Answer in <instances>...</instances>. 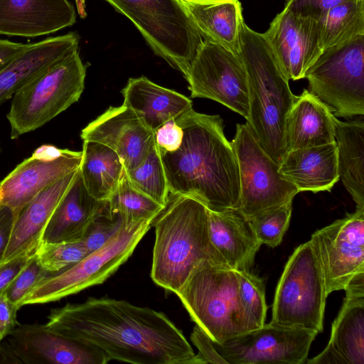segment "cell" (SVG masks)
<instances>
[{"label":"cell","instance_id":"1","mask_svg":"<svg viewBox=\"0 0 364 364\" xmlns=\"http://www.w3.org/2000/svg\"><path fill=\"white\" fill-rule=\"evenodd\" d=\"M46 326L92 343L110 360L134 364H196L182 331L162 312L124 300L88 298L53 309Z\"/></svg>","mask_w":364,"mask_h":364},{"label":"cell","instance_id":"2","mask_svg":"<svg viewBox=\"0 0 364 364\" xmlns=\"http://www.w3.org/2000/svg\"><path fill=\"white\" fill-rule=\"evenodd\" d=\"M175 119L183 133L180 146L159 150L169 193L196 198L212 211L238 209V162L223 119L193 108Z\"/></svg>","mask_w":364,"mask_h":364},{"label":"cell","instance_id":"3","mask_svg":"<svg viewBox=\"0 0 364 364\" xmlns=\"http://www.w3.org/2000/svg\"><path fill=\"white\" fill-rule=\"evenodd\" d=\"M208 212L196 198L169 193L151 223L155 242L151 277L158 286L176 294L200 264L228 267L210 241Z\"/></svg>","mask_w":364,"mask_h":364},{"label":"cell","instance_id":"4","mask_svg":"<svg viewBox=\"0 0 364 364\" xmlns=\"http://www.w3.org/2000/svg\"><path fill=\"white\" fill-rule=\"evenodd\" d=\"M238 57L247 75L249 114L246 124L277 164L285 155V124L296 99L262 33L242 23Z\"/></svg>","mask_w":364,"mask_h":364},{"label":"cell","instance_id":"5","mask_svg":"<svg viewBox=\"0 0 364 364\" xmlns=\"http://www.w3.org/2000/svg\"><path fill=\"white\" fill-rule=\"evenodd\" d=\"M127 17L153 52L186 78L203 38L183 0H105Z\"/></svg>","mask_w":364,"mask_h":364},{"label":"cell","instance_id":"6","mask_svg":"<svg viewBox=\"0 0 364 364\" xmlns=\"http://www.w3.org/2000/svg\"><path fill=\"white\" fill-rule=\"evenodd\" d=\"M85 76L86 67L76 50L26 83L13 95L6 114L11 138L43 127L77 102Z\"/></svg>","mask_w":364,"mask_h":364},{"label":"cell","instance_id":"7","mask_svg":"<svg viewBox=\"0 0 364 364\" xmlns=\"http://www.w3.org/2000/svg\"><path fill=\"white\" fill-rule=\"evenodd\" d=\"M176 294L191 319L214 341L223 343L247 331L237 270L203 262Z\"/></svg>","mask_w":364,"mask_h":364},{"label":"cell","instance_id":"8","mask_svg":"<svg viewBox=\"0 0 364 364\" xmlns=\"http://www.w3.org/2000/svg\"><path fill=\"white\" fill-rule=\"evenodd\" d=\"M328 296L323 272L309 240L294 250L284 267L276 288L271 322L321 333Z\"/></svg>","mask_w":364,"mask_h":364},{"label":"cell","instance_id":"9","mask_svg":"<svg viewBox=\"0 0 364 364\" xmlns=\"http://www.w3.org/2000/svg\"><path fill=\"white\" fill-rule=\"evenodd\" d=\"M304 78L336 117L363 116L364 35L323 50Z\"/></svg>","mask_w":364,"mask_h":364},{"label":"cell","instance_id":"10","mask_svg":"<svg viewBox=\"0 0 364 364\" xmlns=\"http://www.w3.org/2000/svg\"><path fill=\"white\" fill-rule=\"evenodd\" d=\"M151 227V223L130 228L122 227L101 248L39 282L23 299L22 306L55 301L102 284L127 260Z\"/></svg>","mask_w":364,"mask_h":364},{"label":"cell","instance_id":"11","mask_svg":"<svg viewBox=\"0 0 364 364\" xmlns=\"http://www.w3.org/2000/svg\"><path fill=\"white\" fill-rule=\"evenodd\" d=\"M240 173L238 210L250 220L288 203L298 189L279 172V164L261 146L248 126L237 124L231 141Z\"/></svg>","mask_w":364,"mask_h":364},{"label":"cell","instance_id":"12","mask_svg":"<svg viewBox=\"0 0 364 364\" xmlns=\"http://www.w3.org/2000/svg\"><path fill=\"white\" fill-rule=\"evenodd\" d=\"M186 80L192 98L216 101L247 119V75L238 55L212 41L204 40Z\"/></svg>","mask_w":364,"mask_h":364},{"label":"cell","instance_id":"13","mask_svg":"<svg viewBox=\"0 0 364 364\" xmlns=\"http://www.w3.org/2000/svg\"><path fill=\"white\" fill-rule=\"evenodd\" d=\"M317 334L270 321L223 343L213 341L215 348L227 364H302L306 363Z\"/></svg>","mask_w":364,"mask_h":364},{"label":"cell","instance_id":"14","mask_svg":"<svg viewBox=\"0 0 364 364\" xmlns=\"http://www.w3.org/2000/svg\"><path fill=\"white\" fill-rule=\"evenodd\" d=\"M310 241L318 257L326 289L344 290L351 279L364 272V209L316 230Z\"/></svg>","mask_w":364,"mask_h":364},{"label":"cell","instance_id":"15","mask_svg":"<svg viewBox=\"0 0 364 364\" xmlns=\"http://www.w3.org/2000/svg\"><path fill=\"white\" fill-rule=\"evenodd\" d=\"M262 34L289 80L304 78L323 52L320 23L286 7Z\"/></svg>","mask_w":364,"mask_h":364},{"label":"cell","instance_id":"16","mask_svg":"<svg viewBox=\"0 0 364 364\" xmlns=\"http://www.w3.org/2000/svg\"><path fill=\"white\" fill-rule=\"evenodd\" d=\"M14 354L26 364H106L109 357L95 345L41 324L18 325L7 336Z\"/></svg>","mask_w":364,"mask_h":364},{"label":"cell","instance_id":"17","mask_svg":"<svg viewBox=\"0 0 364 364\" xmlns=\"http://www.w3.org/2000/svg\"><path fill=\"white\" fill-rule=\"evenodd\" d=\"M83 141L107 146L122 159L126 171L137 167L154 144V134L124 105L110 107L81 132Z\"/></svg>","mask_w":364,"mask_h":364},{"label":"cell","instance_id":"18","mask_svg":"<svg viewBox=\"0 0 364 364\" xmlns=\"http://www.w3.org/2000/svg\"><path fill=\"white\" fill-rule=\"evenodd\" d=\"M82 158V151L69 149L55 159L31 155L0 181V204L11 208L18 217L38 193L79 168Z\"/></svg>","mask_w":364,"mask_h":364},{"label":"cell","instance_id":"19","mask_svg":"<svg viewBox=\"0 0 364 364\" xmlns=\"http://www.w3.org/2000/svg\"><path fill=\"white\" fill-rule=\"evenodd\" d=\"M76 17L68 0H0V35L46 36L73 26Z\"/></svg>","mask_w":364,"mask_h":364},{"label":"cell","instance_id":"20","mask_svg":"<svg viewBox=\"0 0 364 364\" xmlns=\"http://www.w3.org/2000/svg\"><path fill=\"white\" fill-rule=\"evenodd\" d=\"M75 32L26 44L24 48L0 68V106L26 83L49 66L78 50Z\"/></svg>","mask_w":364,"mask_h":364},{"label":"cell","instance_id":"21","mask_svg":"<svg viewBox=\"0 0 364 364\" xmlns=\"http://www.w3.org/2000/svg\"><path fill=\"white\" fill-rule=\"evenodd\" d=\"M78 169L44 189L21 210L1 263L35 253L52 214L74 181Z\"/></svg>","mask_w":364,"mask_h":364},{"label":"cell","instance_id":"22","mask_svg":"<svg viewBox=\"0 0 364 364\" xmlns=\"http://www.w3.org/2000/svg\"><path fill=\"white\" fill-rule=\"evenodd\" d=\"M210 241L227 265L237 271L249 270L262 244L250 220L238 209L208 212Z\"/></svg>","mask_w":364,"mask_h":364},{"label":"cell","instance_id":"23","mask_svg":"<svg viewBox=\"0 0 364 364\" xmlns=\"http://www.w3.org/2000/svg\"><path fill=\"white\" fill-rule=\"evenodd\" d=\"M279 172L299 192L330 191L339 180L336 141L287 151Z\"/></svg>","mask_w":364,"mask_h":364},{"label":"cell","instance_id":"24","mask_svg":"<svg viewBox=\"0 0 364 364\" xmlns=\"http://www.w3.org/2000/svg\"><path fill=\"white\" fill-rule=\"evenodd\" d=\"M335 117L327 105L304 90L296 97L286 119L287 152L334 142Z\"/></svg>","mask_w":364,"mask_h":364},{"label":"cell","instance_id":"25","mask_svg":"<svg viewBox=\"0 0 364 364\" xmlns=\"http://www.w3.org/2000/svg\"><path fill=\"white\" fill-rule=\"evenodd\" d=\"M122 94L123 105L154 132L167 121L193 108L188 97L160 86L144 76L129 78Z\"/></svg>","mask_w":364,"mask_h":364},{"label":"cell","instance_id":"26","mask_svg":"<svg viewBox=\"0 0 364 364\" xmlns=\"http://www.w3.org/2000/svg\"><path fill=\"white\" fill-rule=\"evenodd\" d=\"M106 201L98 200L88 193L79 168L52 214L41 241L55 243L82 240L89 223Z\"/></svg>","mask_w":364,"mask_h":364},{"label":"cell","instance_id":"27","mask_svg":"<svg viewBox=\"0 0 364 364\" xmlns=\"http://www.w3.org/2000/svg\"><path fill=\"white\" fill-rule=\"evenodd\" d=\"M344 290L346 297L327 346L346 364H364V272L354 276Z\"/></svg>","mask_w":364,"mask_h":364},{"label":"cell","instance_id":"28","mask_svg":"<svg viewBox=\"0 0 364 364\" xmlns=\"http://www.w3.org/2000/svg\"><path fill=\"white\" fill-rule=\"evenodd\" d=\"M203 40L238 55L244 18L239 0H183Z\"/></svg>","mask_w":364,"mask_h":364},{"label":"cell","instance_id":"29","mask_svg":"<svg viewBox=\"0 0 364 364\" xmlns=\"http://www.w3.org/2000/svg\"><path fill=\"white\" fill-rule=\"evenodd\" d=\"M335 141L339 179L352 196L356 209H364V120L335 117Z\"/></svg>","mask_w":364,"mask_h":364},{"label":"cell","instance_id":"30","mask_svg":"<svg viewBox=\"0 0 364 364\" xmlns=\"http://www.w3.org/2000/svg\"><path fill=\"white\" fill-rule=\"evenodd\" d=\"M80 171L85 187L95 199L108 200L124 173V164L112 149L92 141H83Z\"/></svg>","mask_w":364,"mask_h":364},{"label":"cell","instance_id":"31","mask_svg":"<svg viewBox=\"0 0 364 364\" xmlns=\"http://www.w3.org/2000/svg\"><path fill=\"white\" fill-rule=\"evenodd\" d=\"M320 24L323 50L364 35V0H350L333 7Z\"/></svg>","mask_w":364,"mask_h":364},{"label":"cell","instance_id":"32","mask_svg":"<svg viewBox=\"0 0 364 364\" xmlns=\"http://www.w3.org/2000/svg\"><path fill=\"white\" fill-rule=\"evenodd\" d=\"M107 201L110 210L120 216L124 228L144 223H152L164 207L134 188L126 171L116 191Z\"/></svg>","mask_w":364,"mask_h":364},{"label":"cell","instance_id":"33","mask_svg":"<svg viewBox=\"0 0 364 364\" xmlns=\"http://www.w3.org/2000/svg\"><path fill=\"white\" fill-rule=\"evenodd\" d=\"M126 174L134 188L165 206L169 190L155 141L143 161L134 169L126 171Z\"/></svg>","mask_w":364,"mask_h":364},{"label":"cell","instance_id":"34","mask_svg":"<svg viewBox=\"0 0 364 364\" xmlns=\"http://www.w3.org/2000/svg\"><path fill=\"white\" fill-rule=\"evenodd\" d=\"M239 279V299L247 331L265 323L267 306L263 280L249 270L237 271Z\"/></svg>","mask_w":364,"mask_h":364},{"label":"cell","instance_id":"35","mask_svg":"<svg viewBox=\"0 0 364 364\" xmlns=\"http://www.w3.org/2000/svg\"><path fill=\"white\" fill-rule=\"evenodd\" d=\"M90 252L82 240L73 242H41L35 255L48 272L56 274L77 264Z\"/></svg>","mask_w":364,"mask_h":364},{"label":"cell","instance_id":"36","mask_svg":"<svg viewBox=\"0 0 364 364\" xmlns=\"http://www.w3.org/2000/svg\"><path fill=\"white\" fill-rule=\"evenodd\" d=\"M292 203L266 210L250 219L255 235L262 245L278 246L289 228Z\"/></svg>","mask_w":364,"mask_h":364},{"label":"cell","instance_id":"37","mask_svg":"<svg viewBox=\"0 0 364 364\" xmlns=\"http://www.w3.org/2000/svg\"><path fill=\"white\" fill-rule=\"evenodd\" d=\"M122 227L120 216L110 210L107 200L89 223L82 241L91 253L104 246Z\"/></svg>","mask_w":364,"mask_h":364},{"label":"cell","instance_id":"38","mask_svg":"<svg viewBox=\"0 0 364 364\" xmlns=\"http://www.w3.org/2000/svg\"><path fill=\"white\" fill-rule=\"evenodd\" d=\"M54 275L38 262L35 253L12 281L4 294L19 308L28 293L43 279Z\"/></svg>","mask_w":364,"mask_h":364},{"label":"cell","instance_id":"39","mask_svg":"<svg viewBox=\"0 0 364 364\" xmlns=\"http://www.w3.org/2000/svg\"><path fill=\"white\" fill-rule=\"evenodd\" d=\"M350 0H286L284 7L321 23L333 7Z\"/></svg>","mask_w":364,"mask_h":364},{"label":"cell","instance_id":"40","mask_svg":"<svg viewBox=\"0 0 364 364\" xmlns=\"http://www.w3.org/2000/svg\"><path fill=\"white\" fill-rule=\"evenodd\" d=\"M191 341L198 350L195 355L196 364H227L215 348L213 341L196 324L191 334Z\"/></svg>","mask_w":364,"mask_h":364},{"label":"cell","instance_id":"41","mask_svg":"<svg viewBox=\"0 0 364 364\" xmlns=\"http://www.w3.org/2000/svg\"><path fill=\"white\" fill-rule=\"evenodd\" d=\"M155 144L159 151H174L181 145L183 129L175 119H170L154 132Z\"/></svg>","mask_w":364,"mask_h":364},{"label":"cell","instance_id":"42","mask_svg":"<svg viewBox=\"0 0 364 364\" xmlns=\"http://www.w3.org/2000/svg\"><path fill=\"white\" fill-rule=\"evenodd\" d=\"M20 308L3 293L0 294V341L18 325L16 315Z\"/></svg>","mask_w":364,"mask_h":364},{"label":"cell","instance_id":"43","mask_svg":"<svg viewBox=\"0 0 364 364\" xmlns=\"http://www.w3.org/2000/svg\"><path fill=\"white\" fill-rule=\"evenodd\" d=\"M33 255H21L0 264V294L5 291Z\"/></svg>","mask_w":364,"mask_h":364},{"label":"cell","instance_id":"44","mask_svg":"<svg viewBox=\"0 0 364 364\" xmlns=\"http://www.w3.org/2000/svg\"><path fill=\"white\" fill-rule=\"evenodd\" d=\"M16 218L11 208L0 204V263L4 257Z\"/></svg>","mask_w":364,"mask_h":364},{"label":"cell","instance_id":"45","mask_svg":"<svg viewBox=\"0 0 364 364\" xmlns=\"http://www.w3.org/2000/svg\"><path fill=\"white\" fill-rule=\"evenodd\" d=\"M26 44L0 39V68L18 55Z\"/></svg>","mask_w":364,"mask_h":364},{"label":"cell","instance_id":"46","mask_svg":"<svg viewBox=\"0 0 364 364\" xmlns=\"http://www.w3.org/2000/svg\"><path fill=\"white\" fill-rule=\"evenodd\" d=\"M21 361L14 354L11 348L0 345V363H21Z\"/></svg>","mask_w":364,"mask_h":364},{"label":"cell","instance_id":"47","mask_svg":"<svg viewBox=\"0 0 364 364\" xmlns=\"http://www.w3.org/2000/svg\"><path fill=\"white\" fill-rule=\"evenodd\" d=\"M77 11L79 14L80 17L85 18L87 16L86 10H85V0H75Z\"/></svg>","mask_w":364,"mask_h":364},{"label":"cell","instance_id":"48","mask_svg":"<svg viewBox=\"0 0 364 364\" xmlns=\"http://www.w3.org/2000/svg\"><path fill=\"white\" fill-rule=\"evenodd\" d=\"M1 151H2V147H1V144L0 142V154H1Z\"/></svg>","mask_w":364,"mask_h":364}]
</instances>
